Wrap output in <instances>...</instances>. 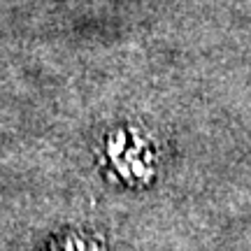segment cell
Listing matches in <instances>:
<instances>
[{"label":"cell","instance_id":"1","mask_svg":"<svg viewBox=\"0 0 251 251\" xmlns=\"http://www.w3.org/2000/svg\"><path fill=\"white\" fill-rule=\"evenodd\" d=\"M102 165L128 186H144L156 177L158 153L151 137L133 126H121L102 140Z\"/></svg>","mask_w":251,"mask_h":251},{"label":"cell","instance_id":"2","mask_svg":"<svg viewBox=\"0 0 251 251\" xmlns=\"http://www.w3.org/2000/svg\"><path fill=\"white\" fill-rule=\"evenodd\" d=\"M45 251H102V244L89 233H65L51 240Z\"/></svg>","mask_w":251,"mask_h":251}]
</instances>
